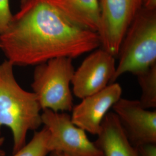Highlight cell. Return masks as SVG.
<instances>
[{
    "mask_svg": "<svg viewBox=\"0 0 156 156\" xmlns=\"http://www.w3.org/2000/svg\"><path fill=\"white\" fill-rule=\"evenodd\" d=\"M26 1H27V0H21V3H22V4H23L24 2H25Z\"/></svg>",
    "mask_w": 156,
    "mask_h": 156,
    "instance_id": "obj_19",
    "label": "cell"
},
{
    "mask_svg": "<svg viewBox=\"0 0 156 156\" xmlns=\"http://www.w3.org/2000/svg\"><path fill=\"white\" fill-rule=\"evenodd\" d=\"M136 148L140 156H156V144L140 145Z\"/></svg>",
    "mask_w": 156,
    "mask_h": 156,
    "instance_id": "obj_15",
    "label": "cell"
},
{
    "mask_svg": "<svg viewBox=\"0 0 156 156\" xmlns=\"http://www.w3.org/2000/svg\"><path fill=\"white\" fill-rule=\"evenodd\" d=\"M13 67L6 59L0 64V136L2 127L11 130L13 153L26 144L28 131L42 124L37 97L17 83Z\"/></svg>",
    "mask_w": 156,
    "mask_h": 156,
    "instance_id": "obj_2",
    "label": "cell"
},
{
    "mask_svg": "<svg viewBox=\"0 0 156 156\" xmlns=\"http://www.w3.org/2000/svg\"><path fill=\"white\" fill-rule=\"evenodd\" d=\"M12 17L9 1L0 0V35L8 28Z\"/></svg>",
    "mask_w": 156,
    "mask_h": 156,
    "instance_id": "obj_14",
    "label": "cell"
},
{
    "mask_svg": "<svg viewBox=\"0 0 156 156\" xmlns=\"http://www.w3.org/2000/svg\"><path fill=\"white\" fill-rule=\"evenodd\" d=\"M142 90L140 102L145 109L156 107V64L135 75Z\"/></svg>",
    "mask_w": 156,
    "mask_h": 156,
    "instance_id": "obj_12",
    "label": "cell"
},
{
    "mask_svg": "<svg viewBox=\"0 0 156 156\" xmlns=\"http://www.w3.org/2000/svg\"><path fill=\"white\" fill-rule=\"evenodd\" d=\"M143 6L150 10H156V0H144Z\"/></svg>",
    "mask_w": 156,
    "mask_h": 156,
    "instance_id": "obj_16",
    "label": "cell"
},
{
    "mask_svg": "<svg viewBox=\"0 0 156 156\" xmlns=\"http://www.w3.org/2000/svg\"><path fill=\"white\" fill-rule=\"evenodd\" d=\"M41 119L49 131L50 153L58 151L66 156H104L94 142L88 139L85 131L72 122L67 113L45 109Z\"/></svg>",
    "mask_w": 156,
    "mask_h": 156,
    "instance_id": "obj_5",
    "label": "cell"
},
{
    "mask_svg": "<svg viewBox=\"0 0 156 156\" xmlns=\"http://www.w3.org/2000/svg\"><path fill=\"white\" fill-rule=\"evenodd\" d=\"M144 0H100V26L98 34L102 48L118 55L124 36Z\"/></svg>",
    "mask_w": 156,
    "mask_h": 156,
    "instance_id": "obj_6",
    "label": "cell"
},
{
    "mask_svg": "<svg viewBox=\"0 0 156 156\" xmlns=\"http://www.w3.org/2000/svg\"><path fill=\"white\" fill-rule=\"evenodd\" d=\"M5 142V138L4 136H0V156H5L6 152L2 147L4 144Z\"/></svg>",
    "mask_w": 156,
    "mask_h": 156,
    "instance_id": "obj_17",
    "label": "cell"
},
{
    "mask_svg": "<svg viewBox=\"0 0 156 156\" xmlns=\"http://www.w3.org/2000/svg\"><path fill=\"white\" fill-rule=\"evenodd\" d=\"M115 56L104 49L94 50L74 71L71 84L79 98L98 92L111 82L116 71Z\"/></svg>",
    "mask_w": 156,
    "mask_h": 156,
    "instance_id": "obj_7",
    "label": "cell"
},
{
    "mask_svg": "<svg viewBox=\"0 0 156 156\" xmlns=\"http://www.w3.org/2000/svg\"><path fill=\"white\" fill-rule=\"evenodd\" d=\"M69 20L98 33L100 26L99 0H48Z\"/></svg>",
    "mask_w": 156,
    "mask_h": 156,
    "instance_id": "obj_11",
    "label": "cell"
},
{
    "mask_svg": "<svg viewBox=\"0 0 156 156\" xmlns=\"http://www.w3.org/2000/svg\"><path fill=\"white\" fill-rule=\"evenodd\" d=\"M122 89L112 83L104 89L83 99L73 106L71 121L75 126L93 135H97L101 123L109 109L122 96Z\"/></svg>",
    "mask_w": 156,
    "mask_h": 156,
    "instance_id": "obj_9",
    "label": "cell"
},
{
    "mask_svg": "<svg viewBox=\"0 0 156 156\" xmlns=\"http://www.w3.org/2000/svg\"><path fill=\"white\" fill-rule=\"evenodd\" d=\"M112 108L133 146L156 144V111L145 109L140 101L122 98Z\"/></svg>",
    "mask_w": 156,
    "mask_h": 156,
    "instance_id": "obj_8",
    "label": "cell"
},
{
    "mask_svg": "<svg viewBox=\"0 0 156 156\" xmlns=\"http://www.w3.org/2000/svg\"><path fill=\"white\" fill-rule=\"evenodd\" d=\"M49 131L45 126L35 131L31 140L12 156H46L50 151L48 146Z\"/></svg>",
    "mask_w": 156,
    "mask_h": 156,
    "instance_id": "obj_13",
    "label": "cell"
},
{
    "mask_svg": "<svg viewBox=\"0 0 156 156\" xmlns=\"http://www.w3.org/2000/svg\"><path fill=\"white\" fill-rule=\"evenodd\" d=\"M119 60L111 83L126 73L134 75L156 64V9L144 6L125 34L118 53Z\"/></svg>",
    "mask_w": 156,
    "mask_h": 156,
    "instance_id": "obj_3",
    "label": "cell"
},
{
    "mask_svg": "<svg viewBox=\"0 0 156 156\" xmlns=\"http://www.w3.org/2000/svg\"><path fill=\"white\" fill-rule=\"evenodd\" d=\"M101 45L98 34L71 22L48 0H27L0 35V50L20 66L73 59Z\"/></svg>",
    "mask_w": 156,
    "mask_h": 156,
    "instance_id": "obj_1",
    "label": "cell"
},
{
    "mask_svg": "<svg viewBox=\"0 0 156 156\" xmlns=\"http://www.w3.org/2000/svg\"><path fill=\"white\" fill-rule=\"evenodd\" d=\"M95 142L104 156H140L129 142L115 112L106 113Z\"/></svg>",
    "mask_w": 156,
    "mask_h": 156,
    "instance_id": "obj_10",
    "label": "cell"
},
{
    "mask_svg": "<svg viewBox=\"0 0 156 156\" xmlns=\"http://www.w3.org/2000/svg\"><path fill=\"white\" fill-rule=\"evenodd\" d=\"M50 153V156H66L62 153L58 151H51Z\"/></svg>",
    "mask_w": 156,
    "mask_h": 156,
    "instance_id": "obj_18",
    "label": "cell"
},
{
    "mask_svg": "<svg viewBox=\"0 0 156 156\" xmlns=\"http://www.w3.org/2000/svg\"><path fill=\"white\" fill-rule=\"evenodd\" d=\"M31 84L42 110L72 111L70 84L75 71L73 59L58 57L35 66Z\"/></svg>",
    "mask_w": 156,
    "mask_h": 156,
    "instance_id": "obj_4",
    "label": "cell"
}]
</instances>
